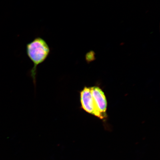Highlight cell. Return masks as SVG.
<instances>
[{
	"label": "cell",
	"instance_id": "1",
	"mask_svg": "<svg viewBox=\"0 0 160 160\" xmlns=\"http://www.w3.org/2000/svg\"><path fill=\"white\" fill-rule=\"evenodd\" d=\"M50 52L51 49L47 42L40 37L36 38L26 46L28 57L33 63V67L31 70L30 74L35 85L38 66L47 59Z\"/></svg>",
	"mask_w": 160,
	"mask_h": 160
},
{
	"label": "cell",
	"instance_id": "2",
	"mask_svg": "<svg viewBox=\"0 0 160 160\" xmlns=\"http://www.w3.org/2000/svg\"><path fill=\"white\" fill-rule=\"evenodd\" d=\"M80 101L81 108L84 111L100 119L104 118L96 107L92 95L91 87H85L80 92Z\"/></svg>",
	"mask_w": 160,
	"mask_h": 160
},
{
	"label": "cell",
	"instance_id": "3",
	"mask_svg": "<svg viewBox=\"0 0 160 160\" xmlns=\"http://www.w3.org/2000/svg\"><path fill=\"white\" fill-rule=\"evenodd\" d=\"M91 89L96 107L105 118L107 115V102L104 93L98 87H91Z\"/></svg>",
	"mask_w": 160,
	"mask_h": 160
},
{
	"label": "cell",
	"instance_id": "4",
	"mask_svg": "<svg viewBox=\"0 0 160 160\" xmlns=\"http://www.w3.org/2000/svg\"><path fill=\"white\" fill-rule=\"evenodd\" d=\"M95 53L94 52L91 51L86 55V59L88 62H91L94 61L95 59Z\"/></svg>",
	"mask_w": 160,
	"mask_h": 160
}]
</instances>
